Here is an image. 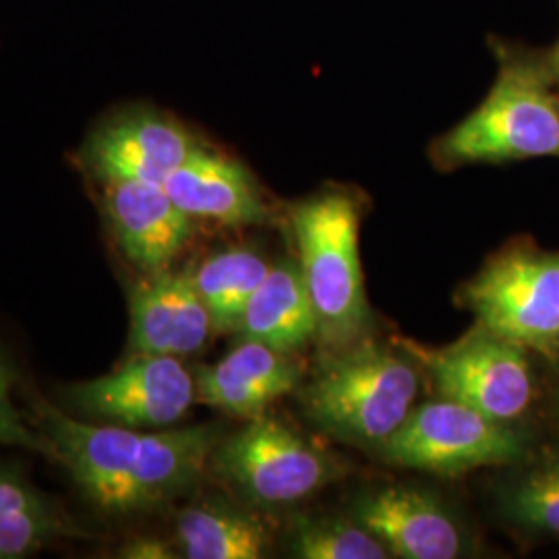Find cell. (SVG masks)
Instances as JSON below:
<instances>
[{"mask_svg":"<svg viewBox=\"0 0 559 559\" xmlns=\"http://www.w3.org/2000/svg\"><path fill=\"white\" fill-rule=\"evenodd\" d=\"M36 419L81 491L115 514L154 510L185 493L222 441L216 425L140 433L131 427L69 419L46 402L38 404Z\"/></svg>","mask_w":559,"mask_h":559,"instance_id":"6da1fadb","label":"cell"},{"mask_svg":"<svg viewBox=\"0 0 559 559\" xmlns=\"http://www.w3.org/2000/svg\"><path fill=\"white\" fill-rule=\"evenodd\" d=\"M498 78L479 108L433 143L440 168L559 158V83L554 48L491 38Z\"/></svg>","mask_w":559,"mask_h":559,"instance_id":"7a4b0ae2","label":"cell"},{"mask_svg":"<svg viewBox=\"0 0 559 559\" xmlns=\"http://www.w3.org/2000/svg\"><path fill=\"white\" fill-rule=\"evenodd\" d=\"M419 390L415 360L362 338L334 348L302 385L300 404L332 438L380 450L417 406Z\"/></svg>","mask_w":559,"mask_h":559,"instance_id":"3957f363","label":"cell"},{"mask_svg":"<svg viewBox=\"0 0 559 559\" xmlns=\"http://www.w3.org/2000/svg\"><path fill=\"white\" fill-rule=\"evenodd\" d=\"M359 222V203L340 189L316 193L290 210L318 340L330 348L365 338L371 323L360 267Z\"/></svg>","mask_w":559,"mask_h":559,"instance_id":"277c9868","label":"cell"},{"mask_svg":"<svg viewBox=\"0 0 559 559\" xmlns=\"http://www.w3.org/2000/svg\"><path fill=\"white\" fill-rule=\"evenodd\" d=\"M462 302L489 332L559 360V251L508 245L464 284Z\"/></svg>","mask_w":559,"mask_h":559,"instance_id":"5b68a950","label":"cell"},{"mask_svg":"<svg viewBox=\"0 0 559 559\" xmlns=\"http://www.w3.org/2000/svg\"><path fill=\"white\" fill-rule=\"evenodd\" d=\"M396 344L431 376L441 399L508 425H522L535 404L533 353L479 323L450 346L431 348L406 338Z\"/></svg>","mask_w":559,"mask_h":559,"instance_id":"8992f818","label":"cell"},{"mask_svg":"<svg viewBox=\"0 0 559 559\" xmlns=\"http://www.w3.org/2000/svg\"><path fill=\"white\" fill-rule=\"evenodd\" d=\"M400 468L460 477L485 466H512L531 454L522 425L491 419L454 400L415 406L399 431L378 450Z\"/></svg>","mask_w":559,"mask_h":559,"instance_id":"52a82bcc","label":"cell"},{"mask_svg":"<svg viewBox=\"0 0 559 559\" xmlns=\"http://www.w3.org/2000/svg\"><path fill=\"white\" fill-rule=\"evenodd\" d=\"M212 460L247 500L261 508L297 503L344 473L338 460L288 425L263 415L221 441Z\"/></svg>","mask_w":559,"mask_h":559,"instance_id":"ba28073f","label":"cell"},{"mask_svg":"<svg viewBox=\"0 0 559 559\" xmlns=\"http://www.w3.org/2000/svg\"><path fill=\"white\" fill-rule=\"evenodd\" d=\"M198 399L195 378L179 357L138 355L119 371L67 390L73 408L119 427H168Z\"/></svg>","mask_w":559,"mask_h":559,"instance_id":"9c48e42d","label":"cell"},{"mask_svg":"<svg viewBox=\"0 0 559 559\" xmlns=\"http://www.w3.org/2000/svg\"><path fill=\"white\" fill-rule=\"evenodd\" d=\"M200 145L179 120L140 108L102 124L87 141L83 162L102 182L140 180L162 185Z\"/></svg>","mask_w":559,"mask_h":559,"instance_id":"30bf717a","label":"cell"},{"mask_svg":"<svg viewBox=\"0 0 559 559\" xmlns=\"http://www.w3.org/2000/svg\"><path fill=\"white\" fill-rule=\"evenodd\" d=\"M353 520L385 545L392 558L456 559L468 543L456 516L431 491L388 485L355 501Z\"/></svg>","mask_w":559,"mask_h":559,"instance_id":"8fae6325","label":"cell"},{"mask_svg":"<svg viewBox=\"0 0 559 559\" xmlns=\"http://www.w3.org/2000/svg\"><path fill=\"white\" fill-rule=\"evenodd\" d=\"M214 334L193 272H156L131 300V348L138 355L189 357Z\"/></svg>","mask_w":559,"mask_h":559,"instance_id":"7c38bea8","label":"cell"},{"mask_svg":"<svg viewBox=\"0 0 559 559\" xmlns=\"http://www.w3.org/2000/svg\"><path fill=\"white\" fill-rule=\"evenodd\" d=\"M104 207L124 255L156 274L179 255L191 221L162 185L140 180L104 182Z\"/></svg>","mask_w":559,"mask_h":559,"instance_id":"4fadbf2b","label":"cell"},{"mask_svg":"<svg viewBox=\"0 0 559 559\" xmlns=\"http://www.w3.org/2000/svg\"><path fill=\"white\" fill-rule=\"evenodd\" d=\"M162 187L189 218L222 226H255L272 218L253 175L240 162L203 145Z\"/></svg>","mask_w":559,"mask_h":559,"instance_id":"5bb4252c","label":"cell"},{"mask_svg":"<svg viewBox=\"0 0 559 559\" xmlns=\"http://www.w3.org/2000/svg\"><path fill=\"white\" fill-rule=\"evenodd\" d=\"M299 383L300 367L293 355L253 340H242L224 359L201 367L195 376L200 402L245 419H258L272 402L295 392Z\"/></svg>","mask_w":559,"mask_h":559,"instance_id":"9a60e30c","label":"cell"},{"mask_svg":"<svg viewBox=\"0 0 559 559\" xmlns=\"http://www.w3.org/2000/svg\"><path fill=\"white\" fill-rule=\"evenodd\" d=\"M237 332L242 340L261 342L288 355L318 338V320L299 261L284 260L270 267L245 305Z\"/></svg>","mask_w":559,"mask_h":559,"instance_id":"2e32d148","label":"cell"},{"mask_svg":"<svg viewBox=\"0 0 559 559\" xmlns=\"http://www.w3.org/2000/svg\"><path fill=\"white\" fill-rule=\"evenodd\" d=\"M272 528L255 512L226 501H201L177 516L180 556L189 559H261L270 556Z\"/></svg>","mask_w":559,"mask_h":559,"instance_id":"e0dca14e","label":"cell"},{"mask_svg":"<svg viewBox=\"0 0 559 559\" xmlns=\"http://www.w3.org/2000/svg\"><path fill=\"white\" fill-rule=\"evenodd\" d=\"M512 466L498 496L501 519L524 535L559 539V448Z\"/></svg>","mask_w":559,"mask_h":559,"instance_id":"ac0fdd59","label":"cell"},{"mask_svg":"<svg viewBox=\"0 0 559 559\" xmlns=\"http://www.w3.org/2000/svg\"><path fill=\"white\" fill-rule=\"evenodd\" d=\"M270 263L258 251L237 247L221 251L201 263L193 282L205 302L214 332L237 330L245 305L270 272Z\"/></svg>","mask_w":559,"mask_h":559,"instance_id":"d6986e66","label":"cell"},{"mask_svg":"<svg viewBox=\"0 0 559 559\" xmlns=\"http://www.w3.org/2000/svg\"><path fill=\"white\" fill-rule=\"evenodd\" d=\"M59 531V522L17 471L0 464V559L34 554Z\"/></svg>","mask_w":559,"mask_h":559,"instance_id":"ffe728a7","label":"cell"},{"mask_svg":"<svg viewBox=\"0 0 559 559\" xmlns=\"http://www.w3.org/2000/svg\"><path fill=\"white\" fill-rule=\"evenodd\" d=\"M293 556L300 559H388L385 545L357 520L297 516Z\"/></svg>","mask_w":559,"mask_h":559,"instance_id":"44dd1931","label":"cell"},{"mask_svg":"<svg viewBox=\"0 0 559 559\" xmlns=\"http://www.w3.org/2000/svg\"><path fill=\"white\" fill-rule=\"evenodd\" d=\"M15 380H17L15 367L9 362L7 357L0 355V443L21 445V448L57 459L50 441L46 440L41 433L36 436L32 429H27L20 413L15 411L13 400H11V388Z\"/></svg>","mask_w":559,"mask_h":559,"instance_id":"7402d4cb","label":"cell"},{"mask_svg":"<svg viewBox=\"0 0 559 559\" xmlns=\"http://www.w3.org/2000/svg\"><path fill=\"white\" fill-rule=\"evenodd\" d=\"M124 558H141V559H162V558H175V554H170L166 549V545L156 543V540H140V543H133L124 549L122 554Z\"/></svg>","mask_w":559,"mask_h":559,"instance_id":"603a6c76","label":"cell"},{"mask_svg":"<svg viewBox=\"0 0 559 559\" xmlns=\"http://www.w3.org/2000/svg\"><path fill=\"white\" fill-rule=\"evenodd\" d=\"M554 62H556V73H558L559 83V41L554 46Z\"/></svg>","mask_w":559,"mask_h":559,"instance_id":"cb8c5ba5","label":"cell"},{"mask_svg":"<svg viewBox=\"0 0 559 559\" xmlns=\"http://www.w3.org/2000/svg\"><path fill=\"white\" fill-rule=\"evenodd\" d=\"M556 415H558V420H559V381H558V390H556Z\"/></svg>","mask_w":559,"mask_h":559,"instance_id":"d4e9b609","label":"cell"}]
</instances>
